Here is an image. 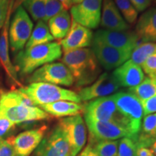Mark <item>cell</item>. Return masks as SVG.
I'll list each match as a JSON object with an SVG mask.
<instances>
[{
  "label": "cell",
  "mask_w": 156,
  "mask_h": 156,
  "mask_svg": "<svg viewBox=\"0 0 156 156\" xmlns=\"http://www.w3.org/2000/svg\"><path fill=\"white\" fill-rule=\"evenodd\" d=\"M0 156H15L12 136L7 139H0Z\"/></svg>",
  "instance_id": "obj_35"
},
{
  "label": "cell",
  "mask_w": 156,
  "mask_h": 156,
  "mask_svg": "<svg viewBox=\"0 0 156 156\" xmlns=\"http://www.w3.org/2000/svg\"><path fill=\"white\" fill-rule=\"evenodd\" d=\"M35 106L49 104L59 101H68L80 103L77 93L70 90L47 83H32L18 89Z\"/></svg>",
  "instance_id": "obj_4"
},
{
  "label": "cell",
  "mask_w": 156,
  "mask_h": 156,
  "mask_svg": "<svg viewBox=\"0 0 156 156\" xmlns=\"http://www.w3.org/2000/svg\"><path fill=\"white\" fill-rule=\"evenodd\" d=\"M0 114L15 124L49 119V115L17 90L4 93L0 97Z\"/></svg>",
  "instance_id": "obj_1"
},
{
  "label": "cell",
  "mask_w": 156,
  "mask_h": 156,
  "mask_svg": "<svg viewBox=\"0 0 156 156\" xmlns=\"http://www.w3.org/2000/svg\"><path fill=\"white\" fill-rule=\"evenodd\" d=\"M48 27L54 39L65 38L71 28L72 18L69 12L62 9L48 20Z\"/></svg>",
  "instance_id": "obj_23"
},
{
  "label": "cell",
  "mask_w": 156,
  "mask_h": 156,
  "mask_svg": "<svg viewBox=\"0 0 156 156\" xmlns=\"http://www.w3.org/2000/svg\"><path fill=\"white\" fill-rule=\"evenodd\" d=\"M45 7H46V15L44 20L45 23H47L51 17L64 9L63 6L58 0H46Z\"/></svg>",
  "instance_id": "obj_32"
},
{
  "label": "cell",
  "mask_w": 156,
  "mask_h": 156,
  "mask_svg": "<svg viewBox=\"0 0 156 156\" xmlns=\"http://www.w3.org/2000/svg\"><path fill=\"white\" fill-rule=\"evenodd\" d=\"M89 145L98 156H118L117 140H90Z\"/></svg>",
  "instance_id": "obj_26"
},
{
  "label": "cell",
  "mask_w": 156,
  "mask_h": 156,
  "mask_svg": "<svg viewBox=\"0 0 156 156\" xmlns=\"http://www.w3.org/2000/svg\"><path fill=\"white\" fill-rule=\"evenodd\" d=\"M12 12V10L9 12L2 28L0 31V64L5 70L9 82L15 86L21 87L23 85L20 81L18 75L9 56V26Z\"/></svg>",
  "instance_id": "obj_16"
},
{
  "label": "cell",
  "mask_w": 156,
  "mask_h": 156,
  "mask_svg": "<svg viewBox=\"0 0 156 156\" xmlns=\"http://www.w3.org/2000/svg\"><path fill=\"white\" fill-rule=\"evenodd\" d=\"M137 137L126 136L122 138L119 141L118 156H135L137 149Z\"/></svg>",
  "instance_id": "obj_30"
},
{
  "label": "cell",
  "mask_w": 156,
  "mask_h": 156,
  "mask_svg": "<svg viewBox=\"0 0 156 156\" xmlns=\"http://www.w3.org/2000/svg\"><path fill=\"white\" fill-rule=\"evenodd\" d=\"M71 149L72 156H77L80 153L87 140L86 124L80 114L65 117L58 122Z\"/></svg>",
  "instance_id": "obj_9"
},
{
  "label": "cell",
  "mask_w": 156,
  "mask_h": 156,
  "mask_svg": "<svg viewBox=\"0 0 156 156\" xmlns=\"http://www.w3.org/2000/svg\"><path fill=\"white\" fill-rule=\"evenodd\" d=\"M48 115L62 118L80 115L84 111V106L79 103L68 101H59L49 104L38 106Z\"/></svg>",
  "instance_id": "obj_22"
},
{
  "label": "cell",
  "mask_w": 156,
  "mask_h": 156,
  "mask_svg": "<svg viewBox=\"0 0 156 156\" xmlns=\"http://www.w3.org/2000/svg\"><path fill=\"white\" fill-rule=\"evenodd\" d=\"M156 53V43H141L132 52L129 59L134 64L141 66L151 55Z\"/></svg>",
  "instance_id": "obj_27"
},
{
  "label": "cell",
  "mask_w": 156,
  "mask_h": 156,
  "mask_svg": "<svg viewBox=\"0 0 156 156\" xmlns=\"http://www.w3.org/2000/svg\"><path fill=\"white\" fill-rule=\"evenodd\" d=\"M112 96L119 112L129 122L132 133L134 136L139 135L144 116L141 101L129 92L116 93Z\"/></svg>",
  "instance_id": "obj_7"
},
{
  "label": "cell",
  "mask_w": 156,
  "mask_h": 156,
  "mask_svg": "<svg viewBox=\"0 0 156 156\" xmlns=\"http://www.w3.org/2000/svg\"><path fill=\"white\" fill-rule=\"evenodd\" d=\"M4 93H5V92H3L2 90V89H1V87H0V97H1V95H2Z\"/></svg>",
  "instance_id": "obj_45"
},
{
  "label": "cell",
  "mask_w": 156,
  "mask_h": 156,
  "mask_svg": "<svg viewBox=\"0 0 156 156\" xmlns=\"http://www.w3.org/2000/svg\"><path fill=\"white\" fill-rule=\"evenodd\" d=\"M83 0H72V2H73V5H77V4L81 3Z\"/></svg>",
  "instance_id": "obj_44"
},
{
  "label": "cell",
  "mask_w": 156,
  "mask_h": 156,
  "mask_svg": "<svg viewBox=\"0 0 156 156\" xmlns=\"http://www.w3.org/2000/svg\"><path fill=\"white\" fill-rule=\"evenodd\" d=\"M112 75L121 87L129 88L137 86L145 79L141 67L130 59L115 69Z\"/></svg>",
  "instance_id": "obj_19"
},
{
  "label": "cell",
  "mask_w": 156,
  "mask_h": 156,
  "mask_svg": "<svg viewBox=\"0 0 156 156\" xmlns=\"http://www.w3.org/2000/svg\"><path fill=\"white\" fill-rule=\"evenodd\" d=\"M47 126H42L21 132L16 136H12V145L15 156H29L34 152L44 139Z\"/></svg>",
  "instance_id": "obj_17"
},
{
  "label": "cell",
  "mask_w": 156,
  "mask_h": 156,
  "mask_svg": "<svg viewBox=\"0 0 156 156\" xmlns=\"http://www.w3.org/2000/svg\"><path fill=\"white\" fill-rule=\"evenodd\" d=\"M13 2L14 0H0V31L2 28L9 12L12 10Z\"/></svg>",
  "instance_id": "obj_34"
},
{
  "label": "cell",
  "mask_w": 156,
  "mask_h": 156,
  "mask_svg": "<svg viewBox=\"0 0 156 156\" xmlns=\"http://www.w3.org/2000/svg\"><path fill=\"white\" fill-rule=\"evenodd\" d=\"M151 1H152V0H151Z\"/></svg>",
  "instance_id": "obj_48"
},
{
  "label": "cell",
  "mask_w": 156,
  "mask_h": 156,
  "mask_svg": "<svg viewBox=\"0 0 156 156\" xmlns=\"http://www.w3.org/2000/svg\"><path fill=\"white\" fill-rule=\"evenodd\" d=\"M23 2H24V0H14V2H13L12 11L15 12V10H16V9L17 8V7L23 5Z\"/></svg>",
  "instance_id": "obj_43"
},
{
  "label": "cell",
  "mask_w": 156,
  "mask_h": 156,
  "mask_svg": "<svg viewBox=\"0 0 156 156\" xmlns=\"http://www.w3.org/2000/svg\"><path fill=\"white\" fill-rule=\"evenodd\" d=\"M15 126V124L14 123L0 114V139L3 138L4 136L9 133Z\"/></svg>",
  "instance_id": "obj_37"
},
{
  "label": "cell",
  "mask_w": 156,
  "mask_h": 156,
  "mask_svg": "<svg viewBox=\"0 0 156 156\" xmlns=\"http://www.w3.org/2000/svg\"><path fill=\"white\" fill-rule=\"evenodd\" d=\"M136 142L139 145L149 148L156 156V136H147L139 134Z\"/></svg>",
  "instance_id": "obj_36"
},
{
  "label": "cell",
  "mask_w": 156,
  "mask_h": 156,
  "mask_svg": "<svg viewBox=\"0 0 156 156\" xmlns=\"http://www.w3.org/2000/svg\"><path fill=\"white\" fill-rule=\"evenodd\" d=\"M62 56L61 45L58 42L52 41L19 51L15 58L14 66L17 75L24 77L31 75L45 64L58 60Z\"/></svg>",
  "instance_id": "obj_3"
},
{
  "label": "cell",
  "mask_w": 156,
  "mask_h": 156,
  "mask_svg": "<svg viewBox=\"0 0 156 156\" xmlns=\"http://www.w3.org/2000/svg\"><path fill=\"white\" fill-rule=\"evenodd\" d=\"M100 24L108 30L125 31L129 28L113 0H103Z\"/></svg>",
  "instance_id": "obj_20"
},
{
  "label": "cell",
  "mask_w": 156,
  "mask_h": 156,
  "mask_svg": "<svg viewBox=\"0 0 156 156\" xmlns=\"http://www.w3.org/2000/svg\"><path fill=\"white\" fill-rule=\"evenodd\" d=\"M103 0H83L70 8L72 20L89 29H95L101 23Z\"/></svg>",
  "instance_id": "obj_10"
},
{
  "label": "cell",
  "mask_w": 156,
  "mask_h": 156,
  "mask_svg": "<svg viewBox=\"0 0 156 156\" xmlns=\"http://www.w3.org/2000/svg\"><path fill=\"white\" fill-rule=\"evenodd\" d=\"M141 134L147 136H156V113L144 116L141 126Z\"/></svg>",
  "instance_id": "obj_31"
},
{
  "label": "cell",
  "mask_w": 156,
  "mask_h": 156,
  "mask_svg": "<svg viewBox=\"0 0 156 156\" xmlns=\"http://www.w3.org/2000/svg\"><path fill=\"white\" fill-rule=\"evenodd\" d=\"M140 67L147 77L156 78V53L149 56Z\"/></svg>",
  "instance_id": "obj_33"
},
{
  "label": "cell",
  "mask_w": 156,
  "mask_h": 156,
  "mask_svg": "<svg viewBox=\"0 0 156 156\" xmlns=\"http://www.w3.org/2000/svg\"><path fill=\"white\" fill-rule=\"evenodd\" d=\"M46 0H24L23 7L35 21L44 20L46 15Z\"/></svg>",
  "instance_id": "obj_28"
},
{
  "label": "cell",
  "mask_w": 156,
  "mask_h": 156,
  "mask_svg": "<svg viewBox=\"0 0 156 156\" xmlns=\"http://www.w3.org/2000/svg\"><path fill=\"white\" fill-rule=\"evenodd\" d=\"M88 129L90 140H116L123 137H137L125 126L111 122L85 119Z\"/></svg>",
  "instance_id": "obj_11"
},
{
  "label": "cell",
  "mask_w": 156,
  "mask_h": 156,
  "mask_svg": "<svg viewBox=\"0 0 156 156\" xmlns=\"http://www.w3.org/2000/svg\"><path fill=\"white\" fill-rule=\"evenodd\" d=\"M93 39L104 43L117 49L132 53L140 44L136 33L131 31H114L101 29L95 32Z\"/></svg>",
  "instance_id": "obj_12"
},
{
  "label": "cell",
  "mask_w": 156,
  "mask_h": 156,
  "mask_svg": "<svg viewBox=\"0 0 156 156\" xmlns=\"http://www.w3.org/2000/svg\"><path fill=\"white\" fill-rule=\"evenodd\" d=\"M121 86L111 74L105 73L100 75L94 83L84 87L77 93L81 101H90L99 98L106 97L116 93Z\"/></svg>",
  "instance_id": "obj_13"
},
{
  "label": "cell",
  "mask_w": 156,
  "mask_h": 156,
  "mask_svg": "<svg viewBox=\"0 0 156 156\" xmlns=\"http://www.w3.org/2000/svg\"><path fill=\"white\" fill-rule=\"evenodd\" d=\"M34 23L23 5L17 7L9 26V48L13 52L22 51L32 34Z\"/></svg>",
  "instance_id": "obj_6"
},
{
  "label": "cell",
  "mask_w": 156,
  "mask_h": 156,
  "mask_svg": "<svg viewBox=\"0 0 156 156\" xmlns=\"http://www.w3.org/2000/svg\"><path fill=\"white\" fill-rule=\"evenodd\" d=\"M155 4H156V0H155Z\"/></svg>",
  "instance_id": "obj_46"
},
{
  "label": "cell",
  "mask_w": 156,
  "mask_h": 156,
  "mask_svg": "<svg viewBox=\"0 0 156 156\" xmlns=\"http://www.w3.org/2000/svg\"><path fill=\"white\" fill-rule=\"evenodd\" d=\"M129 1L138 12L146 10L151 5V0H129Z\"/></svg>",
  "instance_id": "obj_39"
},
{
  "label": "cell",
  "mask_w": 156,
  "mask_h": 156,
  "mask_svg": "<svg viewBox=\"0 0 156 156\" xmlns=\"http://www.w3.org/2000/svg\"><path fill=\"white\" fill-rule=\"evenodd\" d=\"M93 34L90 29L80 25L72 20L71 28L66 36L60 41L62 49L64 52L80 48H87L92 45Z\"/></svg>",
  "instance_id": "obj_18"
},
{
  "label": "cell",
  "mask_w": 156,
  "mask_h": 156,
  "mask_svg": "<svg viewBox=\"0 0 156 156\" xmlns=\"http://www.w3.org/2000/svg\"><path fill=\"white\" fill-rule=\"evenodd\" d=\"M62 4V5L63 6L64 9L68 10L73 7V2H72V0H58Z\"/></svg>",
  "instance_id": "obj_42"
},
{
  "label": "cell",
  "mask_w": 156,
  "mask_h": 156,
  "mask_svg": "<svg viewBox=\"0 0 156 156\" xmlns=\"http://www.w3.org/2000/svg\"><path fill=\"white\" fill-rule=\"evenodd\" d=\"M128 92L144 101L156 95V78L146 77L137 86L129 88Z\"/></svg>",
  "instance_id": "obj_25"
},
{
  "label": "cell",
  "mask_w": 156,
  "mask_h": 156,
  "mask_svg": "<svg viewBox=\"0 0 156 156\" xmlns=\"http://www.w3.org/2000/svg\"><path fill=\"white\" fill-rule=\"evenodd\" d=\"M91 46L99 64L108 71L116 69L131 56L130 52L117 49L95 39H93Z\"/></svg>",
  "instance_id": "obj_14"
},
{
  "label": "cell",
  "mask_w": 156,
  "mask_h": 156,
  "mask_svg": "<svg viewBox=\"0 0 156 156\" xmlns=\"http://www.w3.org/2000/svg\"><path fill=\"white\" fill-rule=\"evenodd\" d=\"M126 22L133 25L136 22L138 12L129 0H113Z\"/></svg>",
  "instance_id": "obj_29"
},
{
  "label": "cell",
  "mask_w": 156,
  "mask_h": 156,
  "mask_svg": "<svg viewBox=\"0 0 156 156\" xmlns=\"http://www.w3.org/2000/svg\"><path fill=\"white\" fill-rule=\"evenodd\" d=\"M77 156H98V155L95 154V152L93 151L92 148H91L90 145L88 144V145H87V147H85L80 153L78 154Z\"/></svg>",
  "instance_id": "obj_41"
},
{
  "label": "cell",
  "mask_w": 156,
  "mask_h": 156,
  "mask_svg": "<svg viewBox=\"0 0 156 156\" xmlns=\"http://www.w3.org/2000/svg\"><path fill=\"white\" fill-rule=\"evenodd\" d=\"M54 37L51 34L46 23L44 20H38L36 26L33 29L32 34L25 45V48L48 44L54 41Z\"/></svg>",
  "instance_id": "obj_24"
},
{
  "label": "cell",
  "mask_w": 156,
  "mask_h": 156,
  "mask_svg": "<svg viewBox=\"0 0 156 156\" xmlns=\"http://www.w3.org/2000/svg\"><path fill=\"white\" fill-rule=\"evenodd\" d=\"M135 33L142 43H156V8L146 9L140 15Z\"/></svg>",
  "instance_id": "obj_21"
},
{
  "label": "cell",
  "mask_w": 156,
  "mask_h": 156,
  "mask_svg": "<svg viewBox=\"0 0 156 156\" xmlns=\"http://www.w3.org/2000/svg\"><path fill=\"white\" fill-rule=\"evenodd\" d=\"M27 81L32 83H47L56 85L72 86L75 83L73 74L62 62H52L42 66L33 73Z\"/></svg>",
  "instance_id": "obj_8"
},
{
  "label": "cell",
  "mask_w": 156,
  "mask_h": 156,
  "mask_svg": "<svg viewBox=\"0 0 156 156\" xmlns=\"http://www.w3.org/2000/svg\"><path fill=\"white\" fill-rule=\"evenodd\" d=\"M142 108H143L144 116L146 115L156 113V95L147 99V100L141 101Z\"/></svg>",
  "instance_id": "obj_38"
},
{
  "label": "cell",
  "mask_w": 156,
  "mask_h": 156,
  "mask_svg": "<svg viewBox=\"0 0 156 156\" xmlns=\"http://www.w3.org/2000/svg\"><path fill=\"white\" fill-rule=\"evenodd\" d=\"M37 156H72L68 141L58 126L42 140L36 148Z\"/></svg>",
  "instance_id": "obj_15"
},
{
  "label": "cell",
  "mask_w": 156,
  "mask_h": 156,
  "mask_svg": "<svg viewBox=\"0 0 156 156\" xmlns=\"http://www.w3.org/2000/svg\"><path fill=\"white\" fill-rule=\"evenodd\" d=\"M137 141V140H136ZM136 155L137 156H155L149 148L139 145L137 144V149H136Z\"/></svg>",
  "instance_id": "obj_40"
},
{
  "label": "cell",
  "mask_w": 156,
  "mask_h": 156,
  "mask_svg": "<svg viewBox=\"0 0 156 156\" xmlns=\"http://www.w3.org/2000/svg\"><path fill=\"white\" fill-rule=\"evenodd\" d=\"M135 156H137V155H135Z\"/></svg>",
  "instance_id": "obj_47"
},
{
  "label": "cell",
  "mask_w": 156,
  "mask_h": 156,
  "mask_svg": "<svg viewBox=\"0 0 156 156\" xmlns=\"http://www.w3.org/2000/svg\"><path fill=\"white\" fill-rule=\"evenodd\" d=\"M62 62L73 74L77 87L88 86L100 76V64L92 48H84L64 52Z\"/></svg>",
  "instance_id": "obj_2"
},
{
  "label": "cell",
  "mask_w": 156,
  "mask_h": 156,
  "mask_svg": "<svg viewBox=\"0 0 156 156\" xmlns=\"http://www.w3.org/2000/svg\"><path fill=\"white\" fill-rule=\"evenodd\" d=\"M83 113L85 119L114 122L130 130L129 122L119 112L112 95L90 101L84 106Z\"/></svg>",
  "instance_id": "obj_5"
}]
</instances>
